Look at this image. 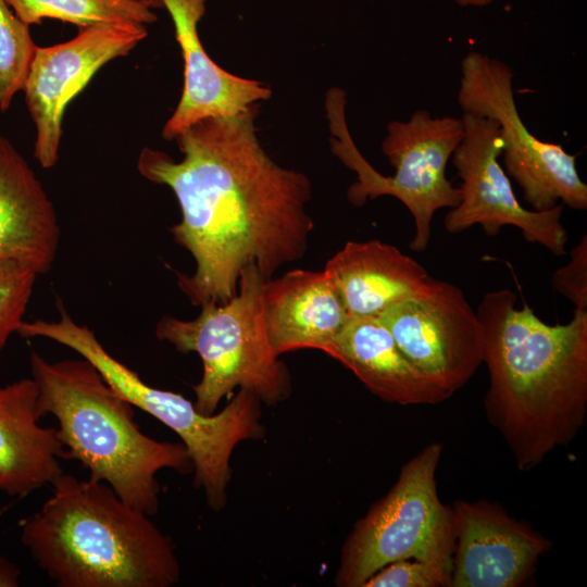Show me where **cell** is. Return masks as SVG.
Returning <instances> with one entry per match:
<instances>
[{"label":"cell","instance_id":"6da1fadb","mask_svg":"<svg viewBox=\"0 0 587 587\" xmlns=\"http://www.w3.org/2000/svg\"><path fill=\"white\" fill-rule=\"evenodd\" d=\"M257 103L232 116L203 118L176 140L184 158L143 148L137 168L174 192L182 212L171 227L176 243L196 262L177 276L190 303H224L238 289L242 270L254 265L266 282L301 259L314 223L307 211L311 182L276 164L254 127Z\"/></svg>","mask_w":587,"mask_h":587},{"label":"cell","instance_id":"7a4b0ae2","mask_svg":"<svg viewBox=\"0 0 587 587\" xmlns=\"http://www.w3.org/2000/svg\"><path fill=\"white\" fill-rule=\"evenodd\" d=\"M508 288L486 292L476 314L483 325L489 387L488 422L520 471L569 446L587 412V311L549 325Z\"/></svg>","mask_w":587,"mask_h":587},{"label":"cell","instance_id":"3957f363","mask_svg":"<svg viewBox=\"0 0 587 587\" xmlns=\"http://www.w3.org/2000/svg\"><path fill=\"white\" fill-rule=\"evenodd\" d=\"M20 522L21 542L58 587H170L180 565L168 536L107 483L65 472Z\"/></svg>","mask_w":587,"mask_h":587},{"label":"cell","instance_id":"277c9868","mask_svg":"<svg viewBox=\"0 0 587 587\" xmlns=\"http://www.w3.org/2000/svg\"><path fill=\"white\" fill-rule=\"evenodd\" d=\"M43 415H53L65 460L78 461L89 477L107 483L129 507L151 516L159 510L164 469L192 471L183 442L159 441L135 421L136 409L85 358L51 362L29 355Z\"/></svg>","mask_w":587,"mask_h":587},{"label":"cell","instance_id":"5b68a950","mask_svg":"<svg viewBox=\"0 0 587 587\" xmlns=\"http://www.w3.org/2000/svg\"><path fill=\"white\" fill-rule=\"evenodd\" d=\"M16 334L53 340L92 363L116 392L179 436L192 462L193 486L203 490L209 507L217 511L226 504L235 447L264 433L261 400L253 392L239 389L222 411L203 415L184 396L147 384L108 352L92 329L76 323L62 307L59 320L23 321Z\"/></svg>","mask_w":587,"mask_h":587},{"label":"cell","instance_id":"8992f818","mask_svg":"<svg viewBox=\"0 0 587 587\" xmlns=\"http://www.w3.org/2000/svg\"><path fill=\"white\" fill-rule=\"evenodd\" d=\"M346 95L339 88L327 92L326 112L332 133V150L349 168L357 180L347 190L348 200L355 207L369 199L391 196L404 204L413 216L415 232L411 250L423 252L432 235L435 213L452 209L461 200L459 187L446 175L447 164L465 135L462 116H433L417 109L408 121H392L382 142L395 174L384 176L360 153L347 127Z\"/></svg>","mask_w":587,"mask_h":587},{"label":"cell","instance_id":"52a82bcc","mask_svg":"<svg viewBox=\"0 0 587 587\" xmlns=\"http://www.w3.org/2000/svg\"><path fill=\"white\" fill-rule=\"evenodd\" d=\"M264 279L254 265L242 270L237 294L224 303H205L192 320L165 315L155 325L159 340L202 361V377L193 386L195 407L203 415L239 387L275 404L291 391L287 367L268 344L263 319Z\"/></svg>","mask_w":587,"mask_h":587},{"label":"cell","instance_id":"ba28073f","mask_svg":"<svg viewBox=\"0 0 587 587\" xmlns=\"http://www.w3.org/2000/svg\"><path fill=\"white\" fill-rule=\"evenodd\" d=\"M442 445H426L400 469L390 490L348 535L335 583L363 587L383 566L403 559L452 564L457 523L438 495L436 473Z\"/></svg>","mask_w":587,"mask_h":587},{"label":"cell","instance_id":"9c48e42d","mask_svg":"<svg viewBox=\"0 0 587 587\" xmlns=\"http://www.w3.org/2000/svg\"><path fill=\"white\" fill-rule=\"evenodd\" d=\"M460 68L458 104L465 114L498 123L503 170L520 186L532 210L547 211L559 203L586 210L587 185L578 174L577 155L562 145L537 138L524 124L514 98L511 66L473 50L463 57Z\"/></svg>","mask_w":587,"mask_h":587},{"label":"cell","instance_id":"30bf717a","mask_svg":"<svg viewBox=\"0 0 587 587\" xmlns=\"http://www.w3.org/2000/svg\"><path fill=\"white\" fill-rule=\"evenodd\" d=\"M465 135L451 161L461 179V200L450 209L444 226L449 234L480 225L487 236H497L503 226H514L527 242L537 243L554 255L565 254L569 234L562 224L564 205L547 211L524 208L499 162L503 141L496 121L462 115Z\"/></svg>","mask_w":587,"mask_h":587},{"label":"cell","instance_id":"8fae6325","mask_svg":"<svg viewBox=\"0 0 587 587\" xmlns=\"http://www.w3.org/2000/svg\"><path fill=\"white\" fill-rule=\"evenodd\" d=\"M377 317L405 357L450 397L484 362L483 325L454 284L430 277Z\"/></svg>","mask_w":587,"mask_h":587},{"label":"cell","instance_id":"7c38bea8","mask_svg":"<svg viewBox=\"0 0 587 587\" xmlns=\"http://www.w3.org/2000/svg\"><path fill=\"white\" fill-rule=\"evenodd\" d=\"M147 34L145 25H99L80 28L65 42L37 47L23 91L36 128L34 157L43 168L59 160L67 104L104 64L127 55Z\"/></svg>","mask_w":587,"mask_h":587},{"label":"cell","instance_id":"4fadbf2b","mask_svg":"<svg viewBox=\"0 0 587 587\" xmlns=\"http://www.w3.org/2000/svg\"><path fill=\"white\" fill-rule=\"evenodd\" d=\"M450 587H517L552 541L497 502L458 500Z\"/></svg>","mask_w":587,"mask_h":587},{"label":"cell","instance_id":"5bb4252c","mask_svg":"<svg viewBox=\"0 0 587 587\" xmlns=\"http://www.w3.org/2000/svg\"><path fill=\"white\" fill-rule=\"evenodd\" d=\"M161 2L173 20L185 65L183 93L163 127L164 139L174 140L203 118L236 115L271 97V89L260 82L233 75L208 55L197 28L205 11L204 0Z\"/></svg>","mask_w":587,"mask_h":587},{"label":"cell","instance_id":"9a60e30c","mask_svg":"<svg viewBox=\"0 0 587 587\" xmlns=\"http://www.w3.org/2000/svg\"><path fill=\"white\" fill-rule=\"evenodd\" d=\"M36 382L22 378L0 387V491L25 497L64 473L65 448L57 427H43Z\"/></svg>","mask_w":587,"mask_h":587},{"label":"cell","instance_id":"2e32d148","mask_svg":"<svg viewBox=\"0 0 587 587\" xmlns=\"http://www.w3.org/2000/svg\"><path fill=\"white\" fill-rule=\"evenodd\" d=\"M262 305L276 357L299 349L324 351L350 317L324 270H291L264 282Z\"/></svg>","mask_w":587,"mask_h":587},{"label":"cell","instance_id":"e0dca14e","mask_svg":"<svg viewBox=\"0 0 587 587\" xmlns=\"http://www.w3.org/2000/svg\"><path fill=\"white\" fill-rule=\"evenodd\" d=\"M60 235L55 209L41 182L0 135V261H20L45 274L57 258Z\"/></svg>","mask_w":587,"mask_h":587},{"label":"cell","instance_id":"ac0fdd59","mask_svg":"<svg viewBox=\"0 0 587 587\" xmlns=\"http://www.w3.org/2000/svg\"><path fill=\"white\" fill-rule=\"evenodd\" d=\"M324 352L386 402L422 405L450 398L405 357L376 316H350Z\"/></svg>","mask_w":587,"mask_h":587},{"label":"cell","instance_id":"d6986e66","mask_svg":"<svg viewBox=\"0 0 587 587\" xmlns=\"http://www.w3.org/2000/svg\"><path fill=\"white\" fill-rule=\"evenodd\" d=\"M324 272L351 317H377L430 279L416 260L377 239L346 242Z\"/></svg>","mask_w":587,"mask_h":587},{"label":"cell","instance_id":"ffe728a7","mask_svg":"<svg viewBox=\"0 0 587 587\" xmlns=\"http://www.w3.org/2000/svg\"><path fill=\"white\" fill-rule=\"evenodd\" d=\"M26 24L57 18L83 27L154 23L161 0H7Z\"/></svg>","mask_w":587,"mask_h":587},{"label":"cell","instance_id":"44dd1931","mask_svg":"<svg viewBox=\"0 0 587 587\" xmlns=\"http://www.w3.org/2000/svg\"><path fill=\"white\" fill-rule=\"evenodd\" d=\"M36 49L29 25L0 0V111H7L23 90Z\"/></svg>","mask_w":587,"mask_h":587},{"label":"cell","instance_id":"7402d4cb","mask_svg":"<svg viewBox=\"0 0 587 587\" xmlns=\"http://www.w3.org/2000/svg\"><path fill=\"white\" fill-rule=\"evenodd\" d=\"M38 276L25 263L0 261V352L24 321Z\"/></svg>","mask_w":587,"mask_h":587},{"label":"cell","instance_id":"603a6c76","mask_svg":"<svg viewBox=\"0 0 587 587\" xmlns=\"http://www.w3.org/2000/svg\"><path fill=\"white\" fill-rule=\"evenodd\" d=\"M452 564L403 559L374 573L363 587H450Z\"/></svg>","mask_w":587,"mask_h":587},{"label":"cell","instance_id":"cb8c5ba5","mask_svg":"<svg viewBox=\"0 0 587 587\" xmlns=\"http://www.w3.org/2000/svg\"><path fill=\"white\" fill-rule=\"evenodd\" d=\"M570 261L555 270L552 286L575 310L587 311V235L570 251Z\"/></svg>","mask_w":587,"mask_h":587},{"label":"cell","instance_id":"d4e9b609","mask_svg":"<svg viewBox=\"0 0 587 587\" xmlns=\"http://www.w3.org/2000/svg\"><path fill=\"white\" fill-rule=\"evenodd\" d=\"M21 570L9 559L0 555V587L20 586Z\"/></svg>","mask_w":587,"mask_h":587},{"label":"cell","instance_id":"484cf974","mask_svg":"<svg viewBox=\"0 0 587 587\" xmlns=\"http://www.w3.org/2000/svg\"><path fill=\"white\" fill-rule=\"evenodd\" d=\"M458 5L467 8H484L491 4L495 0H453Z\"/></svg>","mask_w":587,"mask_h":587}]
</instances>
